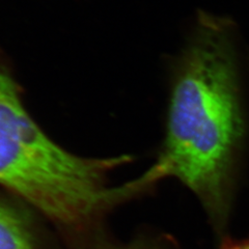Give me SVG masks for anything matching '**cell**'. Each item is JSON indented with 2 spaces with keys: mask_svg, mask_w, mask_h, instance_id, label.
I'll use <instances>...</instances> for the list:
<instances>
[{
  "mask_svg": "<svg viewBox=\"0 0 249 249\" xmlns=\"http://www.w3.org/2000/svg\"><path fill=\"white\" fill-rule=\"evenodd\" d=\"M233 29L227 18L199 14L171 92L164 146L132 182L137 190L178 178L196 194L219 235L231 215L246 127Z\"/></svg>",
  "mask_w": 249,
  "mask_h": 249,
  "instance_id": "cell-1",
  "label": "cell"
},
{
  "mask_svg": "<svg viewBox=\"0 0 249 249\" xmlns=\"http://www.w3.org/2000/svg\"><path fill=\"white\" fill-rule=\"evenodd\" d=\"M128 157L80 158L47 137L22 106L15 82L0 70V184L53 220L76 224L129 194L105 186L107 171Z\"/></svg>",
  "mask_w": 249,
  "mask_h": 249,
  "instance_id": "cell-2",
  "label": "cell"
},
{
  "mask_svg": "<svg viewBox=\"0 0 249 249\" xmlns=\"http://www.w3.org/2000/svg\"><path fill=\"white\" fill-rule=\"evenodd\" d=\"M0 249H34L20 216L0 202Z\"/></svg>",
  "mask_w": 249,
  "mask_h": 249,
  "instance_id": "cell-3",
  "label": "cell"
},
{
  "mask_svg": "<svg viewBox=\"0 0 249 249\" xmlns=\"http://www.w3.org/2000/svg\"><path fill=\"white\" fill-rule=\"evenodd\" d=\"M221 249H249V238L239 241L225 240Z\"/></svg>",
  "mask_w": 249,
  "mask_h": 249,
  "instance_id": "cell-4",
  "label": "cell"
}]
</instances>
